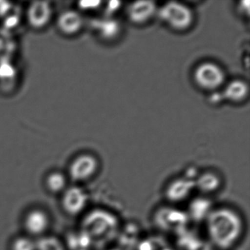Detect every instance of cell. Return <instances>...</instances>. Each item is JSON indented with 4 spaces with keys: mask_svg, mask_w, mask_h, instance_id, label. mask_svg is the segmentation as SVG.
<instances>
[{
    "mask_svg": "<svg viewBox=\"0 0 250 250\" xmlns=\"http://www.w3.org/2000/svg\"><path fill=\"white\" fill-rule=\"evenodd\" d=\"M48 187L51 191L54 192H58L61 191L65 186V178L62 174L55 173L51 174L47 178L46 181Z\"/></svg>",
    "mask_w": 250,
    "mask_h": 250,
    "instance_id": "ac0fdd59",
    "label": "cell"
},
{
    "mask_svg": "<svg viewBox=\"0 0 250 250\" xmlns=\"http://www.w3.org/2000/svg\"><path fill=\"white\" fill-rule=\"evenodd\" d=\"M209 239L221 250L233 247L242 233L243 221L238 213L228 208L212 210L206 218Z\"/></svg>",
    "mask_w": 250,
    "mask_h": 250,
    "instance_id": "6da1fadb",
    "label": "cell"
},
{
    "mask_svg": "<svg viewBox=\"0 0 250 250\" xmlns=\"http://www.w3.org/2000/svg\"><path fill=\"white\" fill-rule=\"evenodd\" d=\"M50 8L44 2L33 4L29 11V20L33 25L41 27L46 24L50 17Z\"/></svg>",
    "mask_w": 250,
    "mask_h": 250,
    "instance_id": "7c38bea8",
    "label": "cell"
},
{
    "mask_svg": "<svg viewBox=\"0 0 250 250\" xmlns=\"http://www.w3.org/2000/svg\"><path fill=\"white\" fill-rule=\"evenodd\" d=\"M195 182V188L204 194H210L219 189L220 178L213 172H206L198 176Z\"/></svg>",
    "mask_w": 250,
    "mask_h": 250,
    "instance_id": "8fae6325",
    "label": "cell"
},
{
    "mask_svg": "<svg viewBox=\"0 0 250 250\" xmlns=\"http://www.w3.org/2000/svg\"><path fill=\"white\" fill-rule=\"evenodd\" d=\"M196 83L206 90H215L225 81L223 70L213 62H204L197 67L194 73Z\"/></svg>",
    "mask_w": 250,
    "mask_h": 250,
    "instance_id": "277c9868",
    "label": "cell"
},
{
    "mask_svg": "<svg viewBox=\"0 0 250 250\" xmlns=\"http://www.w3.org/2000/svg\"><path fill=\"white\" fill-rule=\"evenodd\" d=\"M97 169L98 162L96 158L90 155H82L71 164L70 174L75 181H86L96 173Z\"/></svg>",
    "mask_w": 250,
    "mask_h": 250,
    "instance_id": "5b68a950",
    "label": "cell"
},
{
    "mask_svg": "<svg viewBox=\"0 0 250 250\" xmlns=\"http://www.w3.org/2000/svg\"><path fill=\"white\" fill-rule=\"evenodd\" d=\"M158 14L162 21L177 30L188 28L193 21L190 8L178 2H167L159 10Z\"/></svg>",
    "mask_w": 250,
    "mask_h": 250,
    "instance_id": "3957f363",
    "label": "cell"
},
{
    "mask_svg": "<svg viewBox=\"0 0 250 250\" xmlns=\"http://www.w3.org/2000/svg\"><path fill=\"white\" fill-rule=\"evenodd\" d=\"M82 24H83V20L77 13H66L60 19V27L62 31L66 33H76L80 30Z\"/></svg>",
    "mask_w": 250,
    "mask_h": 250,
    "instance_id": "5bb4252c",
    "label": "cell"
},
{
    "mask_svg": "<svg viewBox=\"0 0 250 250\" xmlns=\"http://www.w3.org/2000/svg\"><path fill=\"white\" fill-rule=\"evenodd\" d=\"M83 228V232L88 235L91 241L108 242L118 233L119 221L111 212L96 209L84 218Z\"/></svg>",
    "mask_w": 250,
    "mask_h": 250,
    "instance_id": "7a4b0ae2",
    "label": "cell"
},
{
    "mask_svg": "<svg viewBox=\"0 0 250 250\" xmlns=\"http://www.w3.org/2000/svg\"><path fill=\"white\" fill-rule=\"evenodd\" d=\"M195 188L194 180L178 178L169 184L166 189V197L172 203L184 201Z\"/></svg>",
    "mask_w": 250,
    "mask_h": 250,
    "instance_id": "52a82bcc",
    "label": "cell"
},
{
    "mask_svg": "<svg viewBox=\"0 0 250 250\" xmlns=\"http://www.w3.org/2000/svg\"><path fill=\"white\" fill-rule=\"evenodd\" d=\"M87 203L85 191L80 187H71L65 191L63 196L64 208L71 214L76 215L84 210Z\"/></svg>",
    "mask_w": 250,
    "mask_h": 250,
    "instance_id": "ba28073f",
    "label": "cell"
},
{
    "mask_svg": "<svg viewBox=\"0 0 250 250\" xmlns=\"http://www.w3.org/2000/svg\"><path fill=\"white\" fill-rule=\"evenodd\" d=\"M36 244V250H64L61 243L53 237H45Z\"/></svg>",
    "mask_w": 250,
    "mask_h": 250,
    "instance_id": "e0dca14e",
    "label": "cell"
},
{
    "mask_svg": "<svg viewBox=\"0 0 250 250\" xmlns=\"http://www.w3.org/2000/svg\"><path fill=\"white\" fill-rule=\"evenodd\" d=\"M156 12V5L151 1H137L130 4L127 8L128 19L135 24L147 22Z\"/></svg>",
    "mask_w": 250,
    "mask_h": 250,
    "instance_id": "8992f818",
    "label": "cell"
},
{
    "mask_svg": "<svg viewBox=\"0 0 250 250\" xmlns=\"http://www.w3.org/2000/svg\"><path fill=\"white\" fill-rule=\"evenodd\" d=\"M159 218L160 220L161 219L162 220V223L159 225L163 228H165V227L169 223V221H171L167 229H180L187 222V216L184 213H181L179 210H170V209L162 210Z\"/></svg>",
    "mask_w": 250,
    "mask_h": 250,
    "instance_id": "4fadbf2b",
    "label": "cell"
},
{
    "mask_svg": "<svg viewBox=\"0 0 250 250\" xmlns=\"http://www.w3.org/2000/svg\"><path fill=\"white\" fill-rule=\"evenodd\" d=\"M99 30L105 39H113L119 33V25L114 20H105L99 23Z\"/></svg>",
    "mask_w": 250,
    "mask_h": 250,
    "instance_id": "2e32d148",
    "label": "cell"
},
{
    "mask_svg": "<svg viewBox=\"0 0 250 250\" xmlns=\"http://www.w3.org/2000/svg\"><path fill=\"white\" fill-rule=\"evenodd\" d=\"M210 203L206 199H197L190 206V216L196 221H200L203 218H207L210 212Z\"/></svg>",
    "mask_w": 250,
    "mask_h": 250,
    "instance_id": "9a60e30c",
    "label": "cell"
},
{
    "mask_svg": "<svg viewBox=\"0 0 250 250\" xmlns=\"http://www.w3.org/2000/svg\"><path fill=\"white\" fill-rule=\"evenodd\" d=\"M248 93L249 87L247 83L241 80H234L227 85L224 96L231 102H238L245 99Z\"/></svg>",
    "mask_w": 250,
    "mask_h": 250,
    "instance_id": "30bf717a",
    "label": "cell"
},
{
    "mask_svg": "<svg viewBox=\"0 0 250 250\" xmlns=\"http://www.w3.org/2000/svg\"><path fill=\"white\" fill-rule=\"evenodd\" d=\"M48 225L49 219L47 216L42 210H32L25 219L26 228L33 234L42 233L46 229Z\"/></svg>",
    "mask_w": 250,
    "mask_h": 250,
    "instance_id": "9c48e42d",
    "label": "cell"
},
{
    "mask_svg": "<svg viewBox=\"0 0 250 250\" xmlns=\"http://www.w3.org/2000/svg\"><path fill=\"white\" fill-rule=\"evenodd\" d=\"M13 250H36V244L27 238H19L13 244Z\"/></svg>",
    "mask_w": 250,
    "mask_h": 250,
    "instance_id": "d6986e66",
    "label": "cell"
}]
</instances>
